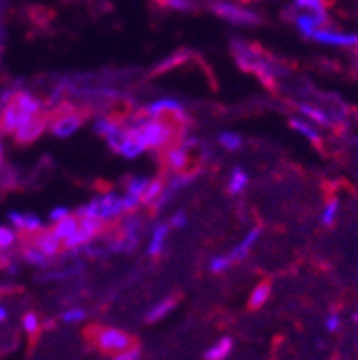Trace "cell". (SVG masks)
<instances>
[{"label": "cell", "mask_w": 358, "mask_h": 360, "mask_svg": "<svg viewBox=\"0 0 358 360\" xmlns=\"http://www.w3.org/2000/svg\"><path fill=\"white\" fill-rule=\"evenodd\" d=\"M84 337L103 354H120V352L136 345V339H133L129 333L118 330V328H103L97 324L84 330Z\"/></svg>", "instance_id": "obj_1"}, {"label": "cell", "mask_w": 358, "mask_h": 360, "mask_svg": "<svg viewBox=\"0 0 358 360\" xmlns=\"http://www.w3.org/2000/svg\"><path fill=\"white\" fill-rule=\"evenodd\" d=\"M122 198L114 195V193H106L101 198H95L93 202H88L86 206L75 210V217H91L97 221H114L122 214Z\"/></svg>", "instance_id": "obj_2"}, {"label": "cell", "mask_w": 358, "mask_h": 360, "mask_svg": "<svg viewBox=\"0 0 358 360\" xmlns=\"http://www.w3.org/2000/svg\"><path fill=\"white\" fill-rule=\"evenodd\" d=\"M212 11L223 18V20H228L232 24H241V26H255L260 24V15L245 9V7H238V5H232V3H226V0H215L212 3Z\"/></svg>", "instance_id": "obj_3"}, {"label": "cell", "mask_w": 358, "mask_h": 360, "mask_svg": "<svg viewBox=\"0 0 358 360\" xmlns=\"http://www.w3.org/2000/svg\"><path fill=\"white\" fill-rule=\"evenodd\" d=\"M101 232H103V221H97V219H91V217H82L75 234L65 240V249H77V247H82L86 243H91Z\"/></svg>", "instance_id": "obj_4"}, {"label": "cell", "mask_w": 358, "mask_h": 360, "mask_svg": "<svg viewBox=\"0 0 358 360\" xmlns=\"http://www.w3.org/2000/svg\"><path fill=\"white\" fill-rule=\"evenodd\" d=\"M196 140H189L185 144H176L167 150H163V161H165V169L170 174H183L187 172L189 167V161H191V150L189 146L193 144Z\"/></svg>", "instance_id": "obj_5"}, {"label": "cell", "mask_w": 358, "mask_h": 360, "mask_svg": "<svg viewBox=\"0 0 358 360\" xmlns=\"http://www.w3.org/2000/svg\"><path fill=\"white\" fill-rule=\"evenodd\" d=\"M48 124H50V118H48V114H37V116H32L26 124H22L15 133H13V140L18 142V144H30V142H34L37 138H41V133L48 129Z\"/></svg>", "instance_id": "obj_6"}, {"label": "cell", "mask_w": 358, "mask_h": 360, "mask_svg": "<svg viewBox=\"0 0 358 360\" xmlns=\"http://www.w3.org/2000/svg\"><path fill=\"white\" fill-rule=\"evenodd\" d=\"M309 39L318 41V43H324V45H343V48H356V45H358V34L333 30V28H328V26L318 28Z\"/></svg>", "instance_id": "obj_7"}, {"label": "cell", "mask_w": 358, "mask_h": 360, "mask_svg": "<svg viewBox=\"0 0 358 360\" xmlns=\"http://www.w3.org/2000/svg\"><path fill=\"white\" fill-rule=\"evenodd\" d=\"M24 236H30V243H28V245H32L34 249H39L48 259H50V257H56V255L60 253V245H63V243L54 236L52 230H41V232L24 234Z\"/></svg>", "instance_id": "obj_8"}, {"label": "cell", "mask_w": 358, "mask_h": 360, "mask_svg": "<svg viewBox=\"0 0 358 360\" xmlns=\"http://www.w3.org/2000/svg\"><path fill=\"white\" fill-rule=\"evenodd\" d=\"M292 13H309L316 18L322 26L328 24V11L324 0H294Z\"/></svg>", "instance_id": "obj_9"}, {"label": "cell", "mask_w": 358, "mask_h": 360, "mask_svg": "<svg viewBox=\"0 0 358 360\" xmlns=\"http://www.w3.org/2000/svg\"><path fill=\"white\" fill-rule=\"evenodd\" d=\"M260 236H262V230L260 228H253V230H249L247 234H245V238L228 253V259L232 262V264H236V262H243L251 251H253V247H255V243L260 240Z\"/></svg>", "instance_id": "obj_10"}, {"label": "cell", "mask_w": 358, "mask_h": 360, "mask_svg": "<svg viewBox=\"0 0 358 360\" xmlns=\"http://www.w3.org/2000/svg\"><path fill=\"white\" fill-rule=\"evenodd\" d=\"M9 221L15 225V228H18L22 234H34V232H41V230H43L41 219H39V217H34V214L11 212V214H9Z\"/></svg>", "instance_id": "obj_11"}, {"label": "cell", "mask_w": 358, "mask_h": 360, "mask_svg": "<svg viewBox=\"0 0 358 360\" xmlns=\"http://www.w3.org/2000/svg\"><path fill=\"white\" fill-rule=\"evenodd\" d=\"M77 225H79V217H75V214H67L65 219H60L56 225H54V236L60 240V243H65L67 238H71L73 234H75V230H77Z\"/></svg>", "instance_id": "obj_12"}, {"label": "cell", "mask_w": 358, "mask_h": 360, "mask_svg": "<svg viewBox=\"0 0 358 360\" xmlns=\"http://www.w3.org/2000/svg\"><path fill=\"white\" fill-rule=\"evenodd\" d=\"M290 127L294 131H298L300 135H305V138L313 144H320V131L313 127V122H309L307 118H300V116H292L290 118Z\"/></svg>", "instance_id": "obj_13"}, {"label": "cell", "mask_w": 358, "mask_h": 360, "mask_svg": "<svg viewBox=\"0 0 358 360\" xmlns=\"http://www.w3.org/2000/svg\"><path fill=\"white\" fill-rule=\"evenodd\" d=\"M298 112L302 114V118H307L309 122H316V124H322V127H331L333 120L328 116V112L316 108V105H307V103H298Z\"/></svg>", "instance_id": "obj_14"}, {"label": "cell", "mask_w": 358, "mask_h": 360, "mask_svg": "<svg viewBox=\"0 0 358 360\" xmlns=\"http://www.w3.org/2000/svg\"><path fill=\"white\" fill-rule=\"evenodd\" d=\"M232 347H234V341H232L230 337H223V339H219L215 345H210V347L206 349L204 360H226V358L230 356Z\"/></svg>", "instance_id": "obj_15"}, {"label": "cell", "mask_w": 358, "mask_h": 360, "mask_svg": "<svg viewBox=\"0 0 358 360\" xmlns=\"http://www.w3.org/2000/svg\"><path fill=\"white\" fill-rule=\"evenodd\" d=\"M249 185V174L243 167H234L228 180V193L230 195H241Z\"/></svg>", "instance_id": "obj_16"}, {"label": "cell", "mask_w": 358, "mask_h": 360, "mask_svg": "<svg viewBox=\"0 0 358 360\" xmlns=\"http://www.w3.org/2000/svg\"><path fill=\"white\" fill-rule=\"evenodd\" d=\"M339 210H341V204H339V198H331L324 208H322V214H320V223L324 228H333L339 219Z\"/></svg>", "instance_id": "obj_17"}, {"label": "cell", "mask_w": 358, "mask_h": 360, "mask_svg": "<svg viewBox=\"0 0 358 360\" xmlns=\"http://www.w3.org/2000/svg\"><path fill=\"white\" fill-rule=\"evenodd\" d=\"M167 232H170V225H167V223H161V225H157L155 232H153L151 247H148V255H153V257L161 255V251H163V245H165V236H167Z\"/></svg>", "instance_id": "obj_18"}, {"label": "cell", "mask_w": 358, "mask_h": 360, "mask_svg": "<svg viewBox=\"0 0 358 360\" xmlns=\"http://www.w3.org/2000/svg\"><path fill=\"white\" fill-rule=\"evenodd\" d=\"M176 300H178V298H172V296H170V298H163L161 302H157V304L151 309V313L146 315V322L153 324V322H159L161 318H165V315L176 307Z\"/></svg>", "instance_id": "obj_19"}, {"label": "cell", "mask_w": 358, "mask_h": 360, "mask_svg": "<svg viewBox=\"0 0 358 360\" xmlns=\"http://www.w3.org/2000/svg\"><path fill=\"white\" fill-rule=\"evenodd\" d=\"M268 298H271V283H260L253 288L251 292V298H249V307L251 309H260L268 302Z\"/></svg>", "instance_id": "obj_20"}, {"label": "cell", "mask_w": 358, "mask_h": 360, "mask_svg": "<svg viewBox=\"0 0 358 360\" xmlns=\"http://www.w3.org/2000/svg\"><path fill=\"white\" fill-rule=\"evenodd\" d=\"M219 144L228 153H234V150H238L243 146V138L234 131H223V133H219Z\"/></svg>", "instance_id": "obj_21"}, {"label": "cell", "mask_w": 358, "mask_h": 360, "mask_svg": "<svg viewBox=\"0 0 358 360\" xmlns=\"http://www.w3.org/2000/svg\"><path fill=\"white\" fill-rule=\"evenodd\" d=\"M163 189H165V185H163V180H151V185H148V189L144 191V195H142V204L144 206H153L159 198H161V193H163Z\"/></svg>", "instance_id": "obj_22"}, {"label": "cell", "mask_w": 358, "mask_h": 360, "mask_svg": "<svg viewBox=\"0 0 358 360\" xmlns=\"http://www.w3.org/2000/svg\"><path fill=\"white\" fill-rule=\"evenodd\" d=\"M148 185H151V180H148L146 176H136V178H131V180H129L127 193L140 198V202H142V195H144V191L148 189Z\"/></svg>", "instance_id": "obj_23"}, {"label": "cell", "mask_w": 358, "mask_h": 360, "mask_svg": "<svg viewBox=\"0 0 358 360\" xmlns=\"http://www.w3.org/2000/svg\"><path fill=\"white\" fill-rule=\"evenodd\" d=\"M22 255H24L26 262H30V264H34V266H46V264L50 262L46 255H43L39 249H34L32 245H26V247L22 249Z\"/></svg>", "instance_id": "obj_24"}, {"label": "cell", "mask_w": 358, "mask_h": 360, "mask_svg": "<svg viewBox=\"0 0 358 360\" xmlns=\"http://www.w3.org/2000/svg\"><path fill=\"white\" fill-rule=\"evenodd\" d=\"M230 266H232V262L228 259V255H217V257H212L208 262V270H210V273H215V275L226 273V270H230Z\"/></svg>", "instance_id": "obj_25"}, {"label": "cell", "mask_w": 358, "mask_h": 360, "mask_svg": "<svg viewBox=\"0 0 358 360\" xmlns=\"http://www.w3.org/2000/svg\"><path fill=\"white\" fill-rule=\"evenodd\" d=\"M39 318L34 313H28V315H24V330L28 333V337H30V341L34 343L37 341V337H39Z\"/></svg>", "instance_id": "obj_26"}, {"label": "cell", "mask_w": 358, "mask_h": 360, "mask_svg": "<svg viewBox=\"0 0 358 360\" xmlns=\"http://www.w3.org/2000/svg\"><path fill=\"white\" fill-rule=\"evenodd\" d=\"M157 3L167 9H174V11H193L196 9L191 0H157Z\"/></svg>", "instance_id": "obj_27"}, {"label": "cell", "mask_w": 358, "mask_h": 360, "mask_svg": "<svg viewBox=\"0 0 358 360\" xmlns=\"http://www.w3.org/2000/svg\"><path fill=\"white\" fill-rule=\"evenodd\" d=\"M341 313L339 311H331V313H326V318H324V328L328 330V333H339L341 330Z\"/></svg>", "instance_id": "obj_28"}, {"label": "cell", "mask_w": 358, "mask_h": 360, "mask_svg": "<svg viewBox=\"0 0 358 360\" xmlns=\"http://www.w3.org/2000/svg\"><path fill=\"white\" fill-rule=\"evenodd\" d=\"M15 240H18V238H15V234H13L9 228H0V251H3V249H9Z\"/></svg>", "instance_id": "obj_29"}, {"label": "cell", "mask_w": 358, "mask_h": 360, "mask_svg": "<svg viewBox=\"0 0 358 360\" xmlns=\"http://www.w3.org/2000/svg\"><path fill=\"white\" fill-rule=\"evenodd\" d=\"M140 204H142V202H140V198H136V195H129V193H127V195L122 198V210L129 212V214H131V212H136V210L140 208Z\"/></svg>", "instance_id": "obj_30"}, {"label": "cell", "mask_w": 358, "mask_h": 360, "mask_svg": "<svg viewBox=\"0 0 358 360\" xmlns=\"http://www.w3.org/2000/svg\"><path fill=\"white\" fill-rule=\"evenodd\" d=\"M86 318V311L84 309H69L63 313V322H79Z\"/></svg>", "instance_id": "obj_31"}, {"label": "cell", "mask_w": 358, "mask_h": 360, "mask_svg": "<svg viewBox=\"0 0 358 360\" xmlns=\"http://www.w3.org/2000/svg\"><path fill=\"white\" fill-rule=\"evenodd\" d=\"M138 358H140V347L138 345H133V347H129V349L114 356V360H138Z\"/></svg>", "instance_id": "obj_32"}, {"label": "cell", "mask_w": 358, "mask_h": 360, "mask_svg": "<svg viewBox=\"0 0 358 360\" xmlns=\"http://www.w3.org/2000/svg\"><path fill=\"white\" fill-rule=\"evenodd\" d=\"M172 225L170 228H185V223H187V214L183 212V210H178L174 217H172V221H170Z\"/></svg>", "instance_id": "obj_33"}, {"label": "cell", "mask_w": 358, "mask_h": 360, "mask_svg": "<svg viewBox=\"0 0 358 360\" xmlns=\"http://www.w3.org/2000/svg\"><path fill=\"white\" fill-rule=\"evenodd\" d=\"M69 214V208H65V206H58V208H54L52 212H50V221L52 223H58L60 219H65Z\"/></svg>", "instance_id": "obj_34"}, {"label": "cell", "mask_w": 358, "mask_h": 360, "mask_svg": "<svg viewBox=\"0 0 358 360\" xmlns=\"http://www.w3.org/2000/svg\"><path fill=\"white\" fill-rule=\"evenodd\" d=\"M7 320V309L3 307V304H0V324H3Z\"/></svg>", "instance_id": "obj_35"}, {"label": "cell", "mask_w": 358, "mask_h": 360, "mask_svg": "<svg viewBox=\"0 0 358 360\" xmlns=\"http://www.w3.org/2000/svg\"><path fill=\"white\" fill-rule=\"evenodd\" d=\"M352 320H354V324H356V326H358V311H356V313H354V315H352Z\"/></svg>", "instance_id": "obj_36"}, {"label": "cell", "mask_w": 358, "mask_h": 360, "mask_svg": "<svg viewBox=\"0 0 358 360\" xmlns=\"http://www.w3.org/2000/svg\"><path fill=\"white\" fill-rule=\"evenodd\" d=\"M0 167H3V146H0Z\"/></svg>", "instance_id": "obj_37"}]
</instances>
